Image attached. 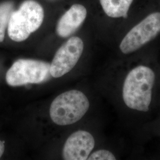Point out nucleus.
Here are the masks:
<instances>
[{"mask_svg":"<svg viewBox=\"0 0 160 160\" xmlns=\"http://www.w3.org/2000/svg\"><path fill=\"white\" fill-rule=\"evenodd\" d=\"M155 75L148 67L139 65L132 69L124 81L122 97L129 109L146 112L152 100Z\"/></svg>","mask_w":160,"mask_h":160,"instance_id":"obj_1","label":"nucleus"},{"mask_svg":"<svg viewBox=\"0 0 160 160\" xmlns=\"http://www.w3.org/2000/svg\"><path fill=\"white\" fill-rule=\"evenodd\" d=\"M44 10L34 0L23 1L17 10L12 12L8 24V34L10 39L21 42L39 29L43 22Z\"/></svg>","mask_w":160,"mask_h":160,"instance_id":"obj_2","label":"nucleus"},{"mask_svg":"<svg viewBox=\"0 0 160 160\" xmlns=\"http://www.w3.org/2000/svg\"><path fill=\"white\" fill-rule=\"evenodd\" d=\"M90 103L86 95L78 90L64 92L52 102L49 114L58 125H72L80 120L89 109Z\"/></svg>","mask_w":160,"mask_h":160,"instance_id":"obj_3","label":"nucleus"},{"mask_svg":"<svg viewBox=\"0 0 160 160\" xmlns=\"http://www.w3.org/2000/svg\"><path fill=\"white\" fill-rule=\"evenodd\" d=\"M51 77L50 63L39 60L20 59L7 71L6 80L8 86L18 87L42 83Z\"/></svg>","mask_w":160,"mask_h":160,"instance_id":"obj_4","label":"nucleus"},{"mask_svg":"<svg viewBox=\"0 0 160 160\" xmlns=\"http://www.w3.org/2000/svg\"><path fill=\"white\" fill-rule=\"evenodd\" d=\"M160 33V12L150 14L135 26L120 43L121 52L129 54L153 40Z\"/></svg>","mask_w":160,"mask_h":160,"instance_id":"obj_5","label":"nucleus"},{"mask_svg":"<svg viewBox=\"0 0 160 160\" xmlns=\"http://www.w3.org/2000/svg\"><path fill=\"white\" fill-rule=\"evenodd\" d=\"M84 50V43L77 36L69 39L56 52L50 64L52 77L59 78L72 70L79 61Z\"/></svg>","mask_w":160,"mask_h":160,"instance_id":"obj_6","label":"nucleus"},{"mask_svg":"<svg viewBox=\"0 0 160 160\" xmlns=\"http://www.w3.org/2000/svg\"><path fill=\"white\" fill-rule=\"evenodd\" d=\"M95 141L92 134L78 131L71 134L63 146L62 157L65 160H86L92 152Z\"/></svg>","mask_w":160,"mask_h":160,"instance_id":"obj_7","label":"nucleus"},{"mask_svg":"<svg viewBox=\"0 0 160 160\" xmlns=\"http://www.w3.org/2000/svg\"><path fill=\"white\" fill-rule=\"evenodd\" d=\"M87 12L84 6L75 4L59 18L57 25L58 35L66 38L75 33L86 20Z\"/></svg>","mask_w":160,"mask_h":160,"instance_id":"obj_8","label":"nucleus"},{"mask_svg":"<svg viewBox=\"0 0 160 160\" xmlns=\"http://www.w3.org/2000/svg\"><path fill=\"white\" fill-rule=\"evenodd\" d=\"M133 0H100L103 11L112 18H126Z\"/></svg>","mask_w":160,"mask_h":160,"instance_id":"obj_9","label":"nucleus"},{"mask_svg":"<svg viewBox=\"0 0 160 160\" xmlns=\"http://www.w3.org/2000/svg\"><path fill=\"white\" fill-rule=\"evenodd\" d=\"M14 4L12 1H4L0 3V43L5 38L6 30L13 12Z\"/></svg>","mask_w":160,"mask_h":160,"instance_id":"obj_10","label":"nucleus"},{"mask_svg":"<svg viewBox=\"0 0 160 160\" xmlns=\"http://www.w3.org/2000/svg\"><path fill=\"white\" fill-rule=\"evenodd\" d=\"M88 160H116L114 154L110 151L100 149L98 150L88 156Z\"/></svg>","mask_w":160,"mask_h":160,"instance_id":"obj_11","label":"nucleus"},{"mask_svg":"<svg viewBox=\"0 0 160 160\" xmlns=\"http://www.w3.org/2000/svg\"><path fill=\"white\" fill-rule=\"evenodd\" d=\"M5 150V145H4V142L1 141L0 140V158L2 157L4 152Z\"/></svg>","mask_w":160,"mask_h":160,"instance_id":"obj_12","label":"nucleus"}]
</instances>
